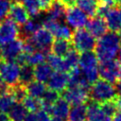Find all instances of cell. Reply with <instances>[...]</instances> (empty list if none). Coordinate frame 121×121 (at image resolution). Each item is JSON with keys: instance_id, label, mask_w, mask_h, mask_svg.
<instances>
[{"instance_id": "11", "label": "cell", "mask_w": 121, "mask_h": 121, "mask_svg": "<svg viewBox=\"0 0 121 121\" xmlns=\"http://www.w3.org/2000/svg\"><path fill=\"white\" fill-rule=\"evenodd\" d=\"M9 17L19 26H23L29 20V14L21 2L11 3Z\"/></svg>"}, {"instance_id": "6", "label": "cell", "mask_w": 121, "mask_h": 121, "mask_svg": "<svg viewBox=\"0 0 121 121\" xmlns=\"http://www.w3.org/2000/svg\"><path fill=\"white\" fill-rule=\"evenodd\" d=\"M62 97L73 106L85 104L89 100V90L79 87H68L62 92Z\"/></svg>"}, {"instance_id": "13", "label": "cell", "mask_w": 121, "mask_h": 121, "mask_svg": "<svg viewBox=\"0 0 121 121\" xmlns=\"http://www.w3.org/2000/svg\"><path fill=\"white\" fill-rule=\"evenodd\" d=\"M86 29L95 37V38H101L103 35L107 33V24L104 18L99 16H94L91 17L90 20H88L86 24Z\"/></svg>"}, {"instance_id": "16", "label": "cell", "mask_w": 121, "mask_h": 121, "mask_svg": "<svg viewBox=\"0 0 121 121\" xmlns=\"http://www.w3.org/2000/svg\"><path fill=\"white\" fill-rule=\"evenodd\" d=\"M87 121H112L100 108L99 103L89 99L87 101Z\"/></svg>"}, {"instance_id": "1", "label": "cell", "mask_w": 121, "mask_h": 121, "mask_svg": "<svg viewBox=\"0 0 121 121\" xmlns=\"http://www.w3.org/2000/svg\"><path fill=\"white\" fill-rule=\"evenodd\" d=\"M121 39L117 32H107L96 42L95 54L100 61L114 60L119 52Z\"/></svg>"}, {"instance_id": "26", "label": "cell", "mask_w": 121, "mask_h": 121, "mask_svg": "<svg viewBox=\"0 0 121 121\" xmlns=\"http://www.w3.org/2000/svg\"><path fill=\"white\" fill-rule=\"evenodd\" d=\"M27 114V111L22 102H15L8 112L10 121H24Z\"/></svg>"}, {"instance_id": "35", "label": "cell", "mask_w": 121, "mask_h": 121, "mask_svg": "<svg viewBox=\"0 0 121 121\" xmlns=\"http://www.w3.org/2000/svg\"><path fill=\"white\" fill-rule=\"evenodd\" d=\"M10 94L12 95V96L14 97L16 102H22L24 100V98L27 95V92H26V86L21 84V83H17L15 85L11 86Z\"/></svg>"}, {"instance_id": "5", "label": "cell", "mask_w": 121, "mask_h": 121, "mask_svg": "<svg viewBox=\"0 0 121 121\" xmlns=\"http://www.w3.org/2000/svg\"><path fill=\"white\" fill-rule=\"evenodd\" d=\"M98 73L102 79L111 83H116L119 78L120 62L115 59L100 61V64H98Z\"/></svg>"}, {"instance_id": "50", "label": "cell", "mask_w": 121, "mask_h": 121, "mask_svg": "<svg viewBox=\"0 0 121 121\" xmlns=\"http://www.w3.org/2000/svg\"><path fill=\"white\" fill-rule=\"evenodd\" d=\"M120 1H121V0H115V2H116V3H119Z\"/></svg>"}, {"instance_id": "47", "label": "cell", "mask_w": 121, "mask_h": 121, "mask_svg": "<svg viewBox=\"0 0 121 121\" xmlns=\"http://www.w3.org/2000/svg\"><path fill=\"white\" fill-rule=\"evenodd\" d=\"M51 121H64V120H61V119H59V118L53 117V118H51Z\"/></svg>"}, {"instance_id": "8", "label": "cell", "mask_w": 121, "mask_h": 121, "mask_svg": "<svg viewBox=\"0 0 121 121\" xmlns=\"http://www.w3.org/2000/svg\"><path fill=\"white\" fill-rule=\"evenodd\" d=\"M19 37L18 26L9 18L0 23V46L16 40Z\"/></svg>"}, {"instance_id": "31", "label": "cell", "mask_w": 121, "mask_h": 121, "mask_svg": "<svg viewBox=\"0 0 121 121\" xmlns=\"http://www.w3.org/2000/svg\"><path fill=\"white\" fill-rule=\"evenodd\" d=\"M23 105L29 112H37L42 110V100L41 98H37L31 95H26L22 101Z\"/></svg>"}, {"instance_id": "20", "label": "cell", "mask_w": 121, "mask_h": 121, "mask_svg": "<svg viewBox=\"0 0 121 121\" xmlns=\"http://www.w3.org/2000/svg\"><path fill=\"white\" fill-rule=\"evenodd\" d=\"M66 10L67 8L60 1L56 0L46 10V17L61 23L66 17Z\"/></svg>"}, {"instance_id": "3", "label": "cell", "mask_w": 121, "mask_h": 121, "mask_svg": "<svg viewBox=\"0 0 121 121\" xmlns=\"http://www.w3.org/2000/svg\"><path fill=\"white\" fill-rule=\"evenodd\" d=\"M72 44L78 52L93 51L95 48V38L84 28L75 29L72 36Z\"/></svg>"}, {"instance_id": "33", "label": "cell", "mask_w": 121, "mask_h": 121, "mask_svg": "<svg viewBox=\"0 0 121 121\" xmlns=\"http://www.w3.org/2000/svg\"><path fill=\"white\" fill-rule=\"evenodd\" d=\"M47 64L54 70L56 71H61L64 72V67H63V58H60L53 53H48L46 56Z\"/></svg>"}, {"instance_id": "45", "label": "cell", "mask_w": 121, "mask_h": 121, "mask_svg": "<svg viewBox=\"0 0 121 121\" xmlns=\"http://www.w3.org/2000/svg\"><path fill=\"white\" fill-rule=\"evenodd\" d=\"M115 89H116V93H117V95L121 97V79L118 80L116 82V85H115Z\"/></svg>"}, {"instance_id": "25", "label": "cell", "mask_w": 121, "mask_h": 121, "mask_svg": "<svg viewBox=\"0 0 121 121\" xmlns=\"http://www.w3.org/2000/svg\"><path fill=\"white\" fill-rule=\"evenodd\" d=\"M77 6L87 15L94 17L96 15L99 5L98 0H77Z\"/></svg>"}, {"instance_id": "10", "label": "cell", "mask_w": 121, "mask_h": 121, "mask_svg": "<svg viewBox=\"0 0 121 121\" xmlns=\"http://www.w3.org/2000/svg\"><path fill=\"white\" fill-rule=\"evenodd\" d=\"M2 59L7 61H14L23 52V41L19 38L1 46Z\"/></svg>"}, {"instance_id": "49", "label": "cell", "mask_w": 121, "mask_h": 121, "mask_svg": "<svg viewBox=\"0 0 121 121\" xmlns=\"http://www.w3.org/2000/svg\"><path fill=\"white\" fill-rule=\"evenodd\" d=\"M118 34H119V36H120V39H121V30L118 32Z\"/></svg>"}, {"instance_id": "43", "label": "cell", "mask_w": 121, "mask_h": 121, "mask_svg": "<svg viewBox=\"0 0 121 121\" xmlns=\"http://www.w3.org/2000/svg\"><path fill=\"white\" fill-rule=\"evenodd\" d=\"M98 2L101 5H106V6H109V7H113V6L116 5L115 0H98Z\"/></svg>"}, {"instance_id": "41", "label": "cell", "mask_w": 121, "mask_h": 121, "mask_svg": "<svg viewBox=\"0 0 121 121\" xmlns=\"http://www.w3.org/2000/svg\"><path fill=\"white\" fill-rule=\"evenodd\" d=\"M24 121H39L37 112H29V113H27Z\"/></svg>"}, {"instance_id": "23", "label": "cell", "mask_w": 121, "mask_h": 121, "mask_svg": "<svg viewBox=\"0 0 121 121\" xmlns=\"http://www.w3.org/2000/svg\"><path fill=\"white\" fill-rule=\"evenodd\" d=\"M60 98L59 93L56 91H53L51 89H48L45 91V93L43 94V97L41 98L42 100V110H43L44 112H46L48 114L51 112V109L52 106L54 105V103Z\"/></svg>"}, {"instance_id": "7", "label": "cell", "mask_w": 121, "mask_h": 121, "mask_svg": "<svg viewBox=\"0 0 121 121\" xmlns=\"http://www.w3.org/2000/svg\"><path fill=\"white\" fill-rule=\"evenodd\" d=\"M53 37L54 36L50 31L45 29L44 27L43 28L42 27L29 39L32 41L37 50H40L48 54L53 43Z\"/></svg>"}, {"instance_id": "19", "label": "cell", "mask_w": 121, "mask_h": 121, "mask_svg": "<svg viewBox=\"0 0 121 121\" xmlns=\"http://www.w3.org/2000/svg\"><path fill=\"white\" fill-rule=\"evenodd\" d=\"M69 112H70V104L63 97H60L52 106L50 113L53 115V117L65 120L68 117Z\"/></svg>"}, {"instance_id": "14", "label": "cell", "mask_w": 121, "mask_h": 121, "mask_svg": "<svg viewBox=\"0 0 121 121\" xmlns=\"http://www.w3.org/2000/svg\"><path fill=\"white\" fill-rule=\"evenodd\" d=\"M43 26L42 19L38 16L36 18L29 19L26 24L19 27V39L25 41L30 37H32L40 28Z\"/></svg>"}, {"instance_id": "27", "label": "cell", "mask_w": 121, "mask_h": 121, "mask_svg": "<svg viewBox=\"0 0 121 121\" xmlns=\"http://www.w3.org/2000/svg\"><path fill=\"white\" fill-rule=\"evenodd\" d=\"M26 92L28 95L37 97V98H42L43 94L46 91V87L44 83L38 81V80H33L30 83H28L26 86Z\"/></svg>"}, {"instance_id": "12", "label": "cell", "mask_w": 121, "mask_h": 121, "mask_svg": "<svg viewBox=\"0 0 121 121\" xmlns=\"http://www.w3.org/2000/svg\"><path fill=\"white\" fill-rule=\"evenodd\" d=\"M69 84V74L66 72L56 71L53 72L50 78L47 81L48 88L58 93L63 92Z\"/></svg>"}, {"instance_id": "48", "label": "cell", "mask_w": 121, "mask_h": 121, "mask_svg": "<svg viewBox=\"0 0 121 121\" xmlns=\"http://www.w3.org/2000/svg\"><path fill=\"white\" fill-rule=\"evenodd\" d=\"M11 1V3H13V2H21L22 0H10Z\"/></svg>"}, {"instance_id": "51", "label": "cell", "mask_w": 121, "mask_h": 121, "mask_svg": "<svg viewBox=\"0 0 121 121\" xmlns=\"http://www.w3.org/2000/svg\"><path fill=\"white\" fill-rule=\"evenodd\" d=\"M118 4H119V6H120V7H121V1H120V2H119V3H118Z\"/></svg>"}, {"instance_id": "4", "label": "cell", "mask_w": 121, "mask_h": 121, "mask_svg": "<svg viewBox=\"0 0 121 121\" xmlns=\"http://www.w3.org/2000/svg\"><path fill=\"white\" fill-rule=\"evenodd\" d=\"M20 69L21 66L15 61L3 60L0 62V78L5 83L13 86L19 83Z\"/></svg>"}, {"instance_id": "40", "label": "cell", "mask_w": 121, "mask_h": 121, "mask_svg": "<svg viewBox=\"0 0 121 121\" xmlns=\"http://www.w3.org/2000/svg\"><path fill=\"white\" fill-rule=\"evenodd\" d=\"M56 0H41V7H42V11H46L51 5L55 2Z\"/></svg>"}, {"instance_id": "46", "label": "cell", "mask_w": 121, "mask_h": 121, "mask_svg": "<svg viewBox=\"0 0 121 121\" xmlns=\"http://www.w3.org/2000/svg\"><path fill=\"white\" fill-rule=\"evenodd\" d=\"M112 121H121V110H119L114 115Z\"/></svg>"}, {"instance_id": "42", "label": "cell", "mask_w": 121, "mask_h": 121, "mask_svg": "<svg viewBox=\"0 0 121 121\" xmlns=\"http://www.w3.org/2000/svg\"><path fill=\"white\" fill-rule=\"evenodd\" d=\"M58 1H60L61 4H63L66 8L74 7L75 4L77 3V0H58Z\"/></svg>"}, {"instance_id": "15", "label": "cell", "mask_w": 121, "mask_h": 121, "mask_svg": "<svg viewBox=\"0 0 121 121\" xmlns=\"http://www.w3.org/2000/svg\"><path fill=\"white\" fill-rule=\"evenodd\" d=\"M108 28L112 32H119L121 30V7H112L104 17Z\"/></svg>"}, {"instance_id": "22", "label": "cell", "mask_w": 121, "mask_h": 121, "mask_svg": "<svg viewBox=\"0 0 121 121\" xmlns=\"http://www.w3.org/2000/svg\"><path fill=\"white\" fill-rule=\"evenodd\" d=\"M67 121H87V104L72 106V108H70Z\"/></svg>"}, {"instance_id": "52", "label": "cell", "mask_w": 121, "mask_h": 121, "mask_svg": "<svg viewBox=\"0 0 121 121\" xmlns=\"http://www.w3.org/2000/svg\"><path fill=\"white\" fill-rule=\"evenodd\" d=\"M1 81H2V79H1V78H0V82H1Z\"/></svg>"}, {"instance_id": "9", "label": "cell", "mask_w": 121, "mask_h": 121, "mask_svg": "<svg viewBox=\"0 0 121 121\" xmlns=\"http://www.w3.org/2000/svg\"><path fill=\"white\" fill-rule=\"evenodd\" d=\"M65 20L72 28L78 29L83 28V26H86L88 22V17L87 14L84 13L79 8L74 6L67 8Z\"/></svg>"}, {"instance_id": "2", "label": "cell", "mask_w": 121, "mask_h": 121, "mask_svg": "<svg viewBox=\"0 0 121 121\" xmlns=\"http://www.w3.org/2000/svg\"><path fill=\"white\" fill-rule=\"evenodd\" d=\"M117 96L118 95L116 93V89L112 85V83L102 78L92 84L89 90V99L97 103L110 101L115 99Z\"/></svg>"}, {"instance_id": "53", "label": "cell", "mask_w": 121, "mask_h": 121, "mask_svg": "<svg viewBox=\"0 0 121 121\" xmlns=\"http://www.w3.org/2000/svg\"><path fill=\"white\" fill-rule=\"evenodd\" d=\"M0 62H1V60H0Z\"/></svg>"}, {"instance_id": "28", "label": "cell", "mask_w": 121, "mask_h": 121, "mask_svg": "<svg viewBox=\"0 0 121 121\" xmlns=\"http://www.w3.org/2000/svg\"><path fill=\"white\" fill-rule=\"evenodd\" d=\"M79 61V54L76 49H72L69 51V53L63 58V67L64 72L71 71L78 67Z\"/></svg>"}, {"instance_id": "17", "label": "cell", "mask_w": 121, "mask_h": 121, "mask_svg": "<svg viewBox=\"0 0 121 121\" xmlns=\"http://www.w3.org/2000/svg\"><path fill=\"white\" fill-rule=\"evenodd\" d=\"M79 68L82 71L94 69L98 67V59L94 51H85L81 52L79 55V61H78Z\"/></svg>"}, {"instance_id": "24", "label": "cell", "mask_w": 121, "mask_h": 121, "mask_svg": "<svg viewBox=\"0 0 121 121\" xmlns=\"http://www.w3.org/2000/svg\"><path fill=\"white\" fill-rule=\"evenodd\" d=\"M53 74L52 68L47 63H41L34 68V78L35 80L41 81L43 83L47 82Z\"/></svg>"}, {"instance_id": "36", "label": "cell", "mask_w": 121, "mask_h": 121, "mask_svg": "<svg viewBox=\"0 0 121 121\" xmlns=\"http://www.w3.org/2000/svg\"><path fill=\"white\" fill-rule=\"evenodd\" d=\"M117 98V97H116ZM116 98L115 99H112V100H110V101H106V102H103L100 104V108L102 109V111L109 116H113L118 111H119V108H118V105H117V101H116Z\"/></svg>"}, {"instance_id": "44", "label": "cell", "mask_w": 121, "mask_h": 121, "mask_svg": "<svg viewBox=\"0 0 121 121\" xmlns=\"http://www.w3.org/2000/svg\"><path fill=\"white\" fill-rule=\"evenodd\" d=\"M0 121H10L8 113L3 112L0 111Z\"/></svg>"}, {"instance_id": "32", "label": "cell", "mask_w": 121, "mask_h": 121, "mask_svg": "<svg viewBox=\"0 0 121 121\" xmlns=\"http://www.w3.org/2000/svg\"><path fill=\"white\" fill-rule=\"evenodd\" d=\"M73 30L71 29L70 26H68L65 24H60L56 30L52 33V35L56 39H63V40H70L72 39L73 36Z\"/></svg>"}, {"instance_id": "30", "label": "cell", "mask_w": 121, "mask_h": 121, "mask_svg": "<svg viewBox=\"0 0 121 121\" xmlns=\"http://www.w3.org/2000/svg\"><path fill=\"white\" fill-rule=\"evenodd\" d=\"M23 5L27 10L29 17L36 18L42 13L41 0H22Z\"/></svg>"}, {"instance_id": "34", "label": "cell", "mask_w": 121, "mask_h": 121, "mask_svg": "<svg viewBox=\"0 0 121 121\" xmlns=\"http://www.w3.org/2000/svg\"><path fill=\"white\" fill-rule=\"evenodd\" d=\"M46 53L40 50H37L31 54H27V64L31 66H37L41 63H43L46 60Z\"/></svg>"}, {"instance_id": "37", "label": "cell", "mask_w": 121, "mask_h": 121, "mask_svg": "<svg viewBox=\"0 0 121 121\" xmlns=\"http://www.w3.org/2000/svg\"><path fill=\"white\" fill-rule=\"evenodd\" d=\"M15 102L16 101L11 94L0 96V111L8 113L9 110L12 108V106L15 104Z\"/></svg>"}, {"instance_id": "39", "label": "cell", "mask_w": 121, "mask_h": 121, "mask_svg": "<svg viewBox=\"0 0 121 121\" xmlns=\"http://www.w3.org/2000/svg\"><path fill=\"white\" fill-rule=\"evenodd\" d=\"M10 92H11V86L5 83L4 81H1L0 82V96L9 95L10 94Z\"/></svg>"}, {"instance_id": "29", "label": "cell", "mask_w": 121, "mask_h": 121, "mask_svg": "<svg viewBox=\"0 0 121 121\" xmlns=\"http://www.w3.org/2000/svg\"><path fill=\"white\" fill-rule=\"evenodd\" d=\"M34 80V68L29 64H26L21 66L20 69V77L19 83L26 86L28 83Z\"/></svg>"}, {"instance_id": "21", "label": "cell", "mask_w": 121, "mask_h": 121, "mask_svg": "<svg viewBox=\"0 0 121 121\" xmlns=\"http://www.w3.org/2000/svg\"><path fill=\"white\" fill-rule=\"evenodd\" d=\"M72 47H73V44L70 40L56 39L55 41H53L51 50H52L53 54H55L60 58H64L69 53V51L73 49Z\"/></svg>"}, {"instance_id": "18", "label": "cell", "mask_w": 121, "mask_h": 121, "mask_svg": "<svg viewBox=\"0 0 121 121\" xmlns=\"http://www.w3.org/2000/svg\"><path fill=\"white\" fill-rule=\"evenodd\" d=\"M69 87H79L90 90V83L87 81L80 68L76 67L69 73Z\"/></svg>"}, {"instance_id": "38", "label": "cell", "mask_w": 121, "mask_h": 121, "mask_svg": "<svg viewBox=\"0 0 121 121\" xmlns=\"http://www.w3.org/2000/svg\"><path fill=\"white\" fill-rule=\"evenodd\" d=\"M10 6H11L10 0H0V23L8 19Z\"/></svg>"}]
</instances>
